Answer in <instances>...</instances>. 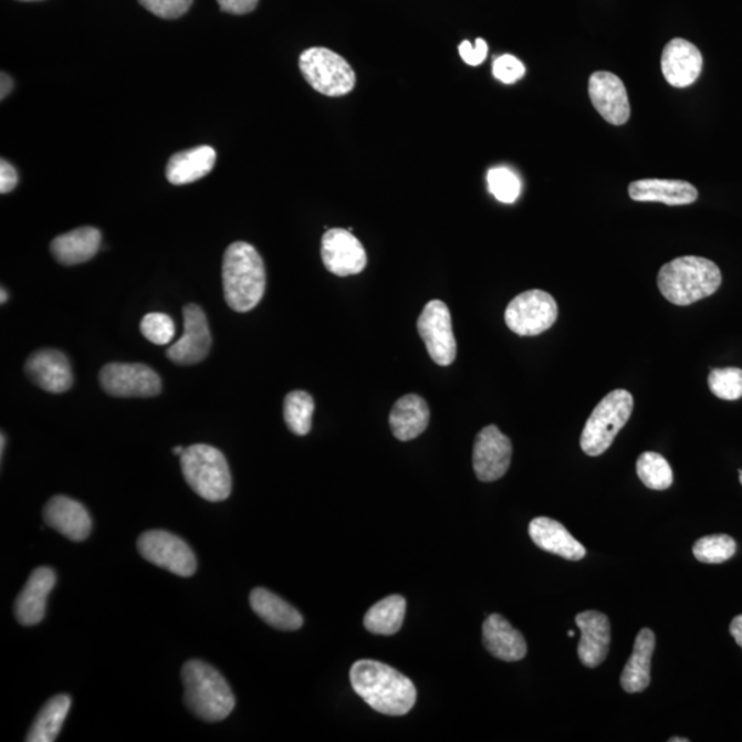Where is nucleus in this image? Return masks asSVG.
Returning <instances> with one entry per match:
<instances>
[{"mask_svg": "<svg viewBox=\"0 0 742 742\" xmlns=\"http://www.w3.org/2000/svg\"><path fill=\"white\" fill-rule=\"evenodd\" d=\"M356 693L373 710L389 717L406 715L417 700L415 683L395 668L374 660L356 661L349 672Z\"/></svg>", "mask_w": 742, "mask_h": 742, "instance_id": "f257e3e1", "label": "nucleus"}, {"mask_svg": "<svg viewBox=\"0 0 742 742\" xmlns=\"http://www.w3.org/2000/svg\"><path fill=\"white\" fill-rule=\"evenodd\" d=\"M226 303L237 313H248L262 302L265 292V268L262 257L248 242H234L223 258Z\"/></svg>", "mask_w": 742, "mask_h": 742, "instance_id": "f03ea898", "label": "nucleus"}, {"mask_svg": "<svg viewBox=\"0 0 742 742\" xmlns=\"http://www.w3.org/2000/svg\"><path fill=\"white\" fill-rule=\"evenodd\" d=\"M722 274L711 260L682 257L662 265L657 275V286L668 302L690 305L711 296L721 286Z\"/></svg>", "mask_w": 742, "mask_h": 742, "instance_id": "7ed1b4c3", "label": "nucleus"}, {"mask_svg": "<svg viewBox=\"0 0 742 742\" xmlns=\"http://www.w3.org/2000/svg\"><path fill=\"white\" fill-rule=\"evenodd\" d=\"M185 701L197 718L206 722H220L236 707L230 684L217 668L201 660H189L182 668Z\"/></svg>", "mask_w": 742, "mask_h": 742, "instance_id": "20e7f679", "label": "nucleus"}, {"mask_svg": "<svg viewBox=\"0 0 742 742\" xmlns=\"http://www.w3.org/2000/svg\"><path fill=\"white\" fill-rule=\"evenodd\" d=\"M180 468L190 489L209 502H222L231 494V473L222 451L195 445L180 456Z\"/></svg>", "mask_w": 742, "mask_h": 742, "instance_id": "39448f33", "label": "nucleus"}, {"mask_svg": "<svg viewBox=\"0 0 742 742\" xmlns=\"http://www.w3.org/2000/svg\"><path fill=\"white\" fill-rule=\"evenodd\" d=\"M633 409L634 398L627 390L616 389L606 395L593 410L583 429L582 450L591 457L604 454L630 419Z\"/></svg>", "mask_w": 742, "mask_h": 742, "instance_id": "423d86ee", "label": "nucleus"}, {"mask_svg": "<svg viewBox=\"0 0 742 742\" xmlns=\"http://www.w3.org/2000/svg\"><path fill=\"white\" fill-rule=\"evenodd\" d=\"M300 71L311 87L326 96H343L353 92L355 72L348 61L326 48H311L300 55Z\"/></svg>", "mask_w": 742, "mask_h": 742, "instance_id": "0eeeda50", "label": "nucleus"}, {"mask_svg": "<svg viewBox=\"0 0 742 742\" xmlns=\"http://www.w3.org/2000/svg\"><path fill=\"white\" fill-rule=\"evenodd\" d=\"M558 307L556 300L547 292L529 291L520 293L505 311L509 328L521 337L537 336L556 324Z\"/></svg>", "mask_w": 742, "mask_h": 742, "instance_id": "6e6552de", "label": "nucleus"}, {"mask_svg": "<svg viewBox=\"0 0 742 742\" xmlns=\"http://www.w3.org/2000/svg\"><path fill=\"white\" fill-rule=\"evenodd\" d=\"M140 556L173 574L189 577L195 575L197 560L189 545L171 532L147 531L137 542Z\"/></svg>", "mask_w": 742, "mask_h": 742, "instance_id": "1a4fd4ad", "label": "nucleus"}, {"mask_svg": "<svg viewBox=\"0 0 742 742\" xmlns=\"http://www.w3.org/2000/svg\"><path fill=\"white\" fill-rule=\"evenodd\" d=\"M417 327L435 364L450 366L456 360L457 342L449 307L440 300H432L425 305Z\"/></svg>", "mask_w": 742, "mask_h": 742, "instance_id": "9d476101", "label": "nucleus"}, {"mask_svg": "<svg viewBox=\"0 0 742 742\" xmlns=\"http://www.w3.org/2000/svg\"><path fill=\"white\" fill-rule=\"evenodd\" d=\"M100 382L105 393L116 398H151L161 390L158 374L142 364L106 365L102 367Z\"/></svg>", "mask_w": 742, "mask_h": 742, "instance_id": "9b49d317", "label": "nucleus"}, {"mask_svg": "<svg viewBox=\"0 0 742 742\" xmlns=\"http://www.w3.org/2000/svg\"><path fill=\"white\" fill-rule=\"evenodd\" d=\"M513 447L511 439L495 425L480 430L473 447V468L480 481L491 483L506 474L511 467Z\"/></svg>", "mask_w": 742, "mask_h": 742, "instance_id": "f8f14e48", "label": "nucleus"}, {"mask_svg": "<svg viewBox=\"0 0 742 742\" xmlns=\"http://www.w3.org/2000/svg\"><path fill=\"white\" fill-rule=\"evenodd\" d=\"M322 262L332 274L348 276L362 273L367 264V254L353 231L332 229L322 237Z\"/></svg>", "mask_w": 742, "mask_h": 742, "instance_id": "ddd939ff", "label": "nucleus"}, {"mask_svg": "<svg viewBox=\"0 0 742 742\" xmlns=\"http://www.w3.org/2000/svg\"><path fill=\"white\" fill-rule=\"evenodd\" d=\"M185 332L177 343L168 348V358L178 365H196L206 359L212 347L211 331L203 311L196 304L184 309Z\"/></svg>", "mask_w": 742, "mask_h": 742, "instance_id": "4468645a", "label": "nucleus"}, {"mask_svg": "<svg viewBox=\"0 0 742 742\" xmlns=\"http://www.w3.org/2000/svg\"><path fill=\"white\" fill-rule=\"evenodd\" d=\"M588 95L599 115L614 126H623L630 118V102L625 83L614 73L594 72L588 81Z\"/></svg>", "mask_w": 742, "mask_h": 742, "instance_id": "2eb2a0df", "label": "nucleus"}, {"mask_svg": "<svg viewBox=\"0 0 742 742\" xmlns=\"http://www.w3.org/2000/svg\"><path fill=\"white\" fill-rule=\"evenodd\" d=\"M25 372L33 383L50 394L71 389L73 374L70 359L56 349H39L27 360Z\"/></svg>", "mask_w": 742, "mask_h": 742, "instance_id": "dca6fc26", "label": "nucleus"}, {"mask_svg": "<svg viewBox=\"0 0 742 742\" xmlns=\"http://www.w3.org/2000/svg\"><path fill=\"white\" fill-rule=\"evenodd\" d=\"M702 71V55L693 43L684 39H672L661 55V72L671 86L684 88L692 86Z\"/></svg>", "mask_w": 742, "mask_h": 742, "instance_id": "f3484780", "label": "nucleus"}, {"mask_svg": "<svg viewBox=\"0 0 742 742\" xmlns=\"http://www.w3.org/2000/svg\"><path fill=\"white\" fill-rule=\"evenodd\" d=\"M43 515L50 529L59 531L70 541L82 542L92 534L93 521L87 509L72 498H51Z\"/></svg>", "mask_w": 742, "mask_h": 742, "instance_id": "a211bd4d", "label": "nucleus"}, {"mask_svg": "<svg viewBox=\"0 0 742 742\" xmlns=\"http://www.w3.org/2000/svg\"><path fill=\"white\" fill-rule=\"evenodd\" d=\"M53 569L42 566L32 572L20 596L15 599L14 614L20 625L36 626L46 615L48 598L55 586Z\"/></svg>", "mask_w": 742, "mask_h": 742, "instance_id": "6ab92c4d", "label": "nucleus"}, {"mask_svg": "<svg viewBox=\"0 0 742 742\" xmlns=\"http://www.w3.org/2000/svg\"><path fill=\"white\" fill-rule=\"evenodd\" d=\"M576 626L582 633L577 655L588 668H596L606 659L610 647V621L597 610L582 612L576 616Z\"/></svg>", "mask_w": 742, "mask_h": 742, "instance_id": "aec40b11", "label": "nucleus"}, {"mask_svg": "<svg viewBox=\"0 0 742 742\" xmlns=\"http://www.w3.org/2000/svg\"><path fill=\"white\" fill-rule=\"evenodd\" d=\"M634 201L662 202L666 206H689L699 197V191L687 180L641 179L628 186Z\"/></svg>", "mask_w": 742, "mask_h": 742, "instance_id": "412c9836", "label": "nucleus"}, {"mask_svg": "<svg viewBox=\"0 0 742 742\" xmlns=\"http://www.w3.org/2000/svg\"><path fill=\"white\" fill-rule=\"evenodd\" d=\"M529 531L532 542L542 551L569 561H579L586 556L585 546L556 520L536 518L531 521Z\"/></svg>", "mask_w": 742, "mask_h": 742, "instance_id": "4be33fe9", "label": "nucleus"}, {"mask_svg": "<svg viewBox=\"0 0 742 742\" xmlns=\"http://www.w3.org/2000/svg\"><path fill=\"white\" fill-rule=\"evenodd\" d=\"M483 642L492 656L503 661L523 660L529 651L523 634L515 630L501 615L487 617L483 625Z\"/></svg>", "mask_w": 742, "mask_h": 742, "instance_id": "5701e85b", "label": "nucleus"}, {"mask_svg": "<svg viewBox=\"0 0 742 742\" xmlns=\"http://www.w3.org/2000/svg\"><path fill=\"white\" fill-rule=\"evenodd\" d=\"M217 164V151L211 146H197L192 149L179 151L169 158L166 175L175 186L197 182L207 177Z\"/></svg>", "mask_w": 742, "mask_h": 742, "instance_id": "b1692460", "label": "nucleus"}, {"mask_svg": "<svg viewBox=\"0 0 742 742\" xmlns=\"http://www.w3.org/2000/svg\"><path fill=\"white\" fill-rule=\"evenodd\" d=\"M429 407L421 396H401L390 411V430L396 439L409 441L425 432L429 424Z\"/></svg>", "mask_w": 742, "mask_h": 742, "instance_id": "393cba45", "label": "nucleus"}, {"mask_svg": "<svg viewBox=\"0 0 742 742\" xmlns=\"http://www.w3.org/2000/svg\"><path fill=\"white\" fill-rule=\"evenodd\" d=\"M101 231L95 228H81L55 238L51 242V253L56 262L75 265L88 262L101 248Z\"/></svg>", "mask_w": 742, "mask_h": 742, "instance_id": "a878e982", "label": "nucleus"}, {"mask_svg": "<svg viewBox=\"0 0 742 742\" xmlns=\"http://www.w3.org/2000/svg\"><path fill=\"white\" fill-rule=\"evenodd\" d=\"M656 647V636L650 628L639 631L634 650L625 670H623L620 683L627 693H641L650 684L651 656Z\"/></svg>", "mask_w": 742, "mask_h": 742, "instance_id": "bb28decb", "label": "nucleus"}, {"mask_svg": "<svg viewBox=\"0 0 742 742\" xmlns=\"http://www.w3.org/2000/svg\"><path fill=\"white\" fill-rule=\"evenodd\" d=\"M249 602H251L254 614L276 630L294 631L303 626L302 614L294 606L283 602L282 598L265 591V588H254Z\"/></svg>", "mask_w": 742, "mask_h": 742, "instance_id": "cd10ccee", "label": "nucleus"}, {"mask_svg": "<svg viewBox=\"0 0 742 742\" xmlns=\"http://www.w3.org/2000/svg\"><path fill=\"white\" fill-rule=\"evenodd\" d=\"M72 706L71 697L59 694L49 700L33 721L27 742H53L64 724Z\"/></svg>", "mask_w": 742, "mask_h": 742, "instance_id": "c85d7f7f", "label": "nucleus"}, {"mask_svg": "<svg viewBox=\"0 0 742 742\" xmlns=\"http://www.w3.org/2000/svg\"><path fill=\"white\" fill-rule=\"evenodd\" d=\"M406 599L401 596H389L372 606L365 616L367 631L377 636H394L404 625Z\"/></svg>", "mask_w": 742, "mask_h": 742, "instance_id": "c756f323", "label": "nucleus"}, {"mask_svg": "<svg viewBox=\"0 0 742 742\" xmlns=\"http://www.w3.org/2000/svg\"><path fill=\"white\" fill-rule=\"evenodd\" d=\"M315 401L313 396L304 390H293L283 401V418L291 432L297 436L310 433L313 427Z\"/></svg>", "mask_w": 742, "mask_h": 742, "instance_id": "7c9ffc66", "label": "nucleus"}, {"mask_svg": "<svg viewBox=\"0 0 742 742\" xmlns=\"http://www.w3.org/2000/svg\"><path fill=\"white\" fill-rule=\"evenodd\" d=\"M637 473L650 490L665 491L672 485V469L659 452H644L637 461Z\"/></svg>", "mask_w": 742, "mask_h": 742, "instance_id": "2f4dec72", "label": "nucleus"}, {"mask_svg": "<svg viewBox=\"0 0 742 742\" xmlns=\"http://www.w3.org/2000/svg\"><path fill=\"white\" fill-rule=\"evenodd\" d=\"M735 551H738V545L729 535L704 536L693 546L694 557L704 564H722L732 558Z\"/></svg>", "mask_w": 742, "mask_h": 742, "instance_id": "473e14b6", "label": "nucleus"}, {"mask_svg": "<svg viewBox=\"0 0 742 742\" xmlns=\"http://www.w3.org/2000/svg\"><path fill=\"white\" fill-rule=\"evenodd\" d=\"M708 385L717 398L738 400L742 398V370L738 367L713 369L708 377Z\"/></svg>", "mask_w": 742, "mask_h": 742, "instance_id": "72a5a7b5", "label": "nucleus"}, {"mask_svg": "<svg viewBox=\"0 0 742 742\" xmlns=\"http://www.w3.org/2000/svg\"><path fill=\"white\" fill-rule=\"evenodd\" d=\"M490 191L498 201L512 203L518 200L521 184L518 175L508 168H494L489 173Z\"/></svg>", "mask_w": 742, "mask_h": 742, "instance_id": "f704fd0d", "label": "nucleus"}, {"mask_svg": "<svg viewBox=\"0 0 742 742\" xmlns=\"http://www.w3.org/2000/svg\"><path fill=\"white\" fill-rule=\"evenodd\" d=\"M140 332L150 343L167 345L175 336V324L167 314L150 313L142 320Z\"/></svg>", "mask_w": 742, "mask_h": 742, "instance_id": "c9c22d12", "label": "nucleus"}, {"mask_svg": "<svg viewBox=\"0 0 742 742\" xmlns=\"http://www.w3.org/2000/svg\"><path fill=\"white\" fill-rule=\"evenodd\" d=\"M151 14L164 20H177L189 11L192 0H139Z\"/></svg>", "mask_w": 742, "mask_h": 742, "instance_id": "e433bc0d", "label": "nucleus"}, {"mask_svg": "<svg viewBox=\"0 0 742 742\" xmlns=\"http://www.w3.org/2000/svg\"><path fill=\"white\" fill-rule=\"evenodd\" d=\"M492 73H494L498 81L512 84L525 75V66L515 56L506 54L494 61Z\"/></svg>", "mask_w": 742, "mask_h": 742, "instance_id": "4c0bfd02", "label": "nucleus"}, {"mask_svg": "<svg viewBox=\"0 0 742 742\" xmlns=\"http://www.w3.org/2000/svg\"><path fill=\"white\" fill-rule=\"evenodd\" d=\"M458 50H460L462 60L470 66L483 64L487 54H489V46H487L484 39L481 38L475 39L474 48L469 41H463Z\"/></svg>", "mask_w": 742, "mask_h": 742, "instance_id": "58836bf2", "label": "nucleus"}, {"mask_svg": "<svg viewBox=\"0 0 742 742\" xmlns=\"http://www.w3.org/2000/svg\"><path fill=\"white\" fill-rule=\"evenodd\" d=\"M218 3L224 13L242 15L252 13L259 0H218Z\"/></svg>", "mask_w": 742, "mask_h": 742, "instance_id": "ea45409f", "label": "nucleus"}, {"mask_svg": "<svg viewBox=\"0 0 742 742\" xmlns=\"http://www.w3.org/2000/svg\"><path fill=\"white\" fill-rule=\"evenodd\" d=\"M17 184H19V175H17L15 168L9 161H0V192L6 195V192L14 190Z\"/></svg>", "mask_w": 742, "mask_h": 742, "instance_id": "a19ab883", "label": "nucleus"}, {"mask_svg": "<svg viewBox=\"0 0 742 742\" xmlns=\"http://www.w3.org/2000/svg\"><path fill=\"white\" fill-rule=\"evenodd\" d=\"M730 634H732L734 641L742 648V615L734 617L732 625H730Z\"/></svg>", "mask_w": 742, "mask_h": 742, "instance_id": "79ce46f5", "label": "nucleus"}, {"mask_svg": "<svg viewBox=\"0 0 742 742\" xmlns=\"http://www.w3.org/2000/svg\"><path fill=\"white\" fill-rule=\"evenodd\" d=\"M0 87H2L0 88V94H2L0 96H2V100H4L6 96L10 94L11 90H13V81H11V77L8 75V73H2V83H0Z\"/></svg>", "mask_w": 742, "mask_h": 742, "instance_id": "37998d69", "label": "nucleus"}, {"mask_svg": "<svg viewBox=\"0 0 742 742\" xmlns=\"http://www.w3.org/2000/svg\"><path fill=\"white\" fill-rule=\"evenodd\" d=\"M185 450H186V449H184V447L177 446V447H175V449H174V454L180 457V456L184 454Z\"/></svg>", "mask_w": 742, "mask_h": 742, "instance_id": "c03bdc74", "label": "nucleus"}, {"mask_svg": "<svg viewBox=\"0 0 742 742\" xmlns=\"http://www.w3.org/2000/svg\"><path fill=\"white\" fill-rule=\"evenodd\" d=\"M0 294H2V296H0V297H2V304L8 302V299H9L8 292H6L3 288H2V293H0Z\"/></svg>", "mask_w": 742, "mask_h": 742, "instance_id": "a18cd8bd", "label": "nucleus"}, {"mask_svg": "<svg viewBox=\"0 0 742 742\" xmlns=\"http://www.w3.org/2000/svg\"><path fill=\"white\" fill-rule=\"evenodd\" d=\"M670 742H689L688 739H681V738H672L670 739Z\"/></svg>", "mask_w": 742, "mask_h": 742, "instance_id": "49530a36", "label": "nucleus"}, {"mask_svg": "<svg viewBox=\"0 0 742 742\" xmlns=\"http://www.w3.org/2000/svg\"><path fill=\"white\" fill-rule=\"evenodd\" d=\"M0 440H2V446H0V451H2V456H3V452H4V443H6L4 433H2V439H0Z\"/></svg>", "mask_w": 742, "mask_h": 742, "instance_id": "de8ad7c7", "label": "nucleus"}, {"mask_svg": "<svg viewBox=\"0 0 742 742\" xmlns=\"http://www.w3.org/2000/svg\"><path fill=\"white\" fill-rule=\"evenodd\" d=\"M568 637H575V631H574V630H569V631H568Z\"/></svg>", "mask_w": 742, "mask_h": 742, "instance_id": "09e8293b", "label": "nucleus"}, {"mask_svg": "<svg viewBox=\"0 0 742 742\" xmlns=\"http://www.w3.org/2000/svg\"><path fill=\"white\" fill-rule=\"evenodd\" d=\"M22 2H38V0H22Z\"/></svg>", "mask_w": 742, "mask_h": 742, "instance_id": "8fccbe9b", "label": "nucleus"}, {"mask_svg": "<svg viewBox=\"0 0 742 742\" xmlns=\"http://www.w3.org/2000/svg\"><path fill=\"white\" fill-rule=\"evenodd\" d=\"M740 481H741V484H742V470H740Z\"/></svg>", "mask_w": 742, "mask_h": 742, "instance_id": "3c124183", "label": "nucleus"}]
</instances>
